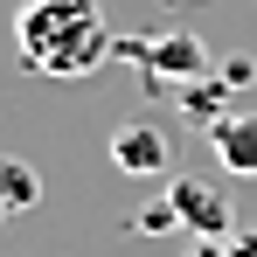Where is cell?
Here are the masks:
<instances>
[{"label":"cell","mask_w":257,"mask_h":257,"mask_svg":"<svg viewBox=\"0 0 257 257\" xmlns=\"http://www.w3.org/2000/svg\"><path fill=\"white\" fill-rule=\"evenodd\" d=\"M111 49L118 42L97 0H21L14 7V56L35 77H90Z\"/></svg>","instance_id":"obj_1"},{"label":"cell","mask_w":257,"mask_h":257,"mask_svg":"<svg viewBox=\"0 0 257 257\" xmlns=\"http://www.w3.org/2000/svg\"><path fill=\"white\" fill-rule=\"evenodd\" d=\"M125 56H139V70L153 84H174V90H195L209 77V49L195 35H160V42H118Z\"/></svg>","instance_id":"obj_2"},{"label":"cell","mask_w":257,"mask_h":257,"mask_svg":"<svg viewBox=\"0 0 257 257\" xmlns=\"http://www.w3.org/2000/svg\"><path fill=\"white\" fill-rule=\"evenodd\" d=\"M167 202H174V215H181V229L188 236H229L236 229V209H229V188H215V181H202V174H181L167 188Z\"/></svg>","instance_id":"obj_3"},{"label":"cell","mask_w":257,"mask_h":257,"mask_svg":"<svg viewBox=\"0 0 257 257\" xmlns=\"http://www.w3.org/2000/svg\"><path fill=\"white\" fill-rule=\"evenodd\" d=\"M167 160H174V146H167V132H160V125H118V132H111V167L132 174V181L167 174Z\"/></svg>","instance_id":"obj_4"},{"label":"cell","mask_w":257,"mask_h":257,"mask_svg":"<svg viewBox=\"0 0 257 257\" xmlns=\"http://www.w3.org/2000/svg\"><path fill=\"white\" fill-rule=\"evenodd\" d=\"M202 139L215 146V160L236 174V181H257V118H250V111H222V118H209Z\"/></svg>","instance_id":"obj_5"},{"label":"cell","mask_w":257,"mask_h":257,"mask_svg":"<svg viewBox=\"0 0 257 257\" xmlns=\"http://www.w3.org/2000/svg\"><path fill=\"white\" fill-rule=\"evenodd\" d=\"M35 202H42V174L28 167V160H0V209L21 215V209H35Z\"/></svg>","instance_id":"obj_6"},{"label":"cell","mask_w":257,"mask_h":257,"mask_svg":"<svg viewBox=\"0 0 257 257\" xmlns=\"http://www.w3.org/2000/svg\"><path fill=\"white\" fill-rule=\"evenodd\" d=\"M222 250H229V257H257V222H250V229H229Z\"/></svg>","instance_id":"obj_7"},{"label":"cell","mask_w":257,"mask_h":257,"mask_svg":"<svg viewBox=\"0 0 257 257\" xmlns=\"http://www.w3.org/2000/svg\"><path fill=\"white\" fill-rule=\"evenodd\" d=\"M188 257H229V250H222L215 236H195V250H188Z\"/></svg>","instance_id":"obj_8"},{"label":"cell","mask_w":257,"mask_h":257,"mask_svg":"<svg viewBox=\"0 0 257 257\" xmlns=\"http://www.w3.org/2000/svg\"><path fill=\"white\" fill-rule=\"evenodd\" d=\"M0 222H7V209H0Z\"/></svg>","instance_id":"obj_9"}]
</instances>
